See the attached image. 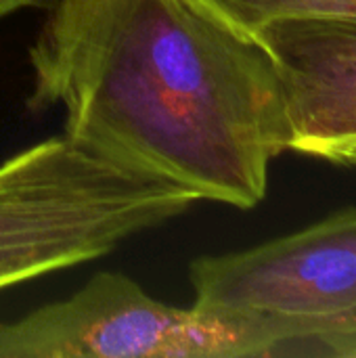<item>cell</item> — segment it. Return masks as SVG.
<instances>
[{"mask_svg":"<svg viewBox=\"0 0 356 358\" xmlns=\"http://www.w3.org/2000/svg\"><path fill=\"white\" fill-rule=\"evenodd\" d=\"M252 38L275 67L290 151L338 164L356 147V19L275 21Z\"/></svg>","mask_w":356,"mask_h":358,"instance_id":"cell-5","label":"cell"},{"mask_svg":"<svg viewBox=\"0 0 356 358\" xmlns=\"http://www.w3.org/2000/svg\"><path fill=\"white\" fill-rule=\"evenodd\" d=\"M340 166H350V168H356V147L355 149H350V151H346L342 157H340V162H338Z\"/></svg>","mask_w":356,"mask_h":358,"instance_id":"cell-8","label":"cell"},{"mask_svg":"<svg viewBox=\"0 0 356 358\" xmlns=\"http://www.w3.org/2000/svg\"><path fill=\"white\" fill-rule=\"evenodd\" d=\"M193 306L258 315L283 336L281 357L356 358V206L189 266Z\"/></svg>","mask_w":356,"mask_h":358,"instance_id":"cell-3","label":"cell"},{"mask_svg":"<svg viewBox=\"0 0 356 358\" xmlns=\"http://www.w3.org/2000/svg\"><path fill=\"white\" fill-rule=\"evenodd\" d=\"M42 0H0V19L15 13V10H21L25 6H34Z\"/></svg>","mask_w":356,"mask_h":358,"instance_id":"cell-7","label":"cell"},{"mask_svg":"<svg viewBox=\"0 0 356 358\" xmlns=\"http://www.w3.org/2000/svg\"><path fill=\"white\" fill-rule=\"evenodd\" d=\"M191 191L97 157L65 134L0 164V292L113 252L187 214Z\"/></svg>","mask_w":356,"mask_h":358,"instance_id":"cell-2","label":"cell"},{"mask_svg":"<svg viewBox=\"0 0 356 358\" xmlns=\"http://www.w3.org/2000/svg\"><path fill=\"white\" fill-rule=\"evenodd\" d=\"M233 29L250 36L275 21L356 19V0H201Z\"/></svg>","mask_w":356,"mask_h":358,"instance_id":"cell-6","label":"cell"},{"mask_svg":"<svg viewBox=\"0 0 356 358\" xmlns=\"http://www.w3.org/2000/svg\"><path fill=\"white\" fill-rule=\"evenodd\" d=\"M27 107H61L65 136L197 199L256 208L290 151L264 48L201 0H50L29 46Z\"/></svg>","mask_w":356,"mask_h":358,"instance_id":"cell-1","label":"cell"},{"mask_svg":"<svg viewBox=\"0 0 356 358\" xmlns=\"http://www.w3.org/2000/svg\"><path fill=\"white\" fill-rule=\"evenodd\" d=\"M281 346L266 317L178 308L111 271L61 302L0 323V358H273Z\"/></svg>","mask_w":356,"mask_h":358,"instance_id":"cell-4","label":"cell"}]
</instances>
